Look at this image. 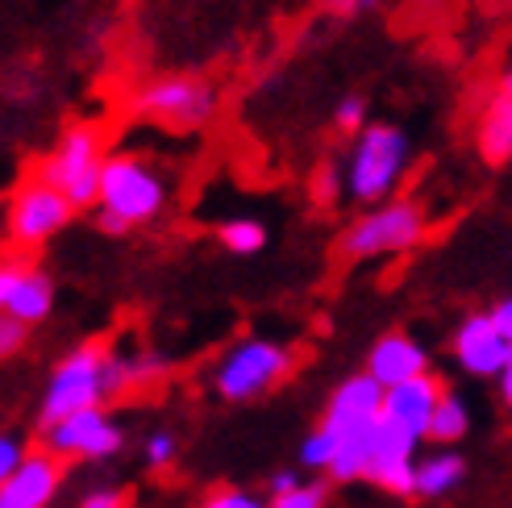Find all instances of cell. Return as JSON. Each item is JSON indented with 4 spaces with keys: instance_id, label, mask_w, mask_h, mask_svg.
<instances>
[{
    "instance_id": "obj_1",
    "label": "cell",
    "mask_w": 512,
    "mask_h": 508,
    "mask_svg": "<svg viewBox=\"0 0 512 508\" xmlns=\"http://www.w3.org/2000/svg\"><path fill=\"white\" fill-rule=\"evenodd\" d=\"M171 175L163 163L146 159V155H113L105 167V184H100L96 200V221L105 234H130L138 225H150L163 217L171 205Z\"/></svg>"
},
{
    "instance_id": "obj_2",
    "label": "cell",
    "mask_w": 512,
    "mask_h": 508,
    "mask_svg": "<svg viewBox=\"0 0 512 508\" xmlns=\"http://www.w3.org/2000/svg\"><path fill=\"white\" fill-rule=\"evenodd\" d=\"M125 392V367L121 354H113L109 342H84L55 367L50 384L38 404V425H55L63 417H75L84 409H105V400Z\"/></svg>"
},
{
    "instance_id": "obj_3",
    "label": "cell",
    "mask_w": 512,
    "mask_h": 508,
    "mask_svg": "<svg viewBox=\"0 0 512 508\" xmlns=\"http://www.w3.org/2000/svg\"><path fill=\"white\" fill-rule=\"evenodd\" d=\"M408 159H413V146L400 125H367L363 134L354 138L350 159H346V196L354 205H388L396 200V188L408 175Z\"/></svg>"
},
{
    "instance_id": "obj_4",
    "label": "cell",
    "mask_w": 512,
    "mask_h": 508,
    "mask_svg": "<svg viewBox=\"0 0 512 508\" xmlns=\"http://www.w3.org/2000/svg\"><path fill=\"white\" fill-rule=\"evenodd\" d=\"M109 159H113V150H109L105 130L92 121H80V125H67L63 138L38 163L34 175H42L50 188H59L75 209H96Z\"/></svg>"
},
{
    "instance_id": "obj_5",
    "label": "cell",
    "mask_w": 512,
    "mask_h": 508,
    "mask_svg": "<svg viewBox=\"0 0 512 508\" xmlns=\"http://www.w3.org/2000/svg\"><path fill=\"white\" fill-rule=\"evenodd\" d=\"M296 371V350L279 338H242L229 346L213 367V392L229 404H250L271 396L279 384H288Z\"/></svg>"
},
{
    "instance_id": "obj_6",
    "label": "cell",
    "mask_w": 512,
    "mask_h": 508,
    "mask_svg": "<svg viewBox=\"0 0 512 508\" xmlns=\"http://www.w3.org/2000/svg\"><path fill=\"white\" fill-rule=\"evenodd\" d=\"M429 230V217H425V205L408 196H396L388 205H375L367 213H358L342 238H338V250L346 259H388V254H404L421 246Z\"/></svg>"
},
{
    "instance_id": "obj_7",
    "label": "cell",
    "mask_w": 512,
    "mask_h": 508,
    "mask_svg": "<svg viewBox=\"0 0 512 508\" xmlns=\"http://www.w3.org/2000/svg\"><path fill=\"white\" fill-rule=\"evenodd\" d=\"M130 109L163 130L192 134L217 117V88L204 75H155L130 96Z\"/></svg>"
},
{
    "instance_id": "obj_8",
    "label": "cell",
    "mask_w": 512,
    "mask_h": 508,
    "mask_svg": "<svg viewBox=\"0 0 512 508\" xmlns=\"http://www.w3.org/2000/svg\"><path fill=\"white\" fill-rule=\"evenodd\" d=\"M75 217V205L50 188L42 175H25L13 188L9 209H5V238L13 250H42L55 234H63Z\"/></svg>"
},
{
    "instance_id": "obj_9",
    "label": "cell",
    "mask_w": 512,
    "mask_h": 508,
    "mask_svg": "<svg viewBox=\"0 0 512 508\" xmlns=\"http://www.w3.org/2000/svg\"><path fill=\"white\" fill-rule=\"evenodd\" d=\"M121 425L105 413V409H84L75 417H63L55 425L42 429V446L59 459H84V463H100V459H113L121 450Z\"/></svg>"
},
{
    "instance_id": "obj_10",
    "label": "cell",
    "mask_w": 512,
    "mask_h": 508,
    "mask_svg": "<svg viewBox=\"0 0 512 508\" xmlns=\"http://www.w3.org/2000/svg\"><path fill=\"white\" fill-rule=\"evenodd\" d=\"M383 396H388V388H383L379 379H371L367 371L346 375L334 388V396H329L317 425H325L338 442H346L354 434H367V429H375L383 421Z\"/></svg>"
},
{
    "instance_id": "obj_11",
    "label": "cell",
    "mask_w": 512,
    "mask_h": 508,
    "mask_svg": "<svg viewBox=\"0 0 512 508\" xmlns=\"http://www.w3.org/2000/svg\"><path fill=\"white\" fill-rule=\"evenodd\" d=\"M450 350H454V363L463 367L467 375L500 379V371L508 367L512 342L500 334V325H496L492 313H471V317L458 321L454 338H450Z\"/></svg>"
},
{
    "instance_id": "obj_12",
    "label": "cell",
    "mask_w": 512,
    "mask_h": 508,
    "mask_svg": "<svg viewBox=\"0 0 512 508\" xmlns=\"http://www.w3.org/2000/svg\"><path fill=\"white\" fill-rule=\"evenodd\" d=\"M0 309L21 325L46 321L50 309H55V284H50V275L38 263L21 259V254L5 259V267H0Z\"/></svg>"
},
{
    "instance_id": "obj_13",
    "label": "cell",
    "mask_w": 512,
    "mask_h": 508,
    "mask_svg": "<svg viewBox=\"0 0 512 508\" xmlns=\"http://www.w3.org/2000/svg\"><path fill=\"white\" fill-rule=\"evenodd\" d=\"M417 446H421V438L404 434V429H396L388 421H379L367 484L383 488L388 496H417Z\"/></svg>"
},
{
    "instance_id": "obj_14",
    "label": "cell",
    "mask_w": 512,
    "mask_h": 508,
    "mask_svg": "<svg viewBox=\"0 0 512 508\" xmlns=\"http://www.w3.org/2000/svg\"><path fill=\"white\" fill-rule=\"evenodd\" d=\"M446 392H450V388H446L433 371H425V375H417V379H408V384H400V388H388V396H383V421L425 442V438H429L433 409L442 404Z\"/></svg>"
},
{
    "instance_id": "obj_15",
    "label": "cell",
    "mask_w": 512,
    "mask_h": 508,
    "mask_svg": "<svg viewBox=\"0 0 512 508\" xmlns=\"http://www.w3.org/2000/svg\"><path fill=\"white\" fill-rule=\"evenodd\" d=\"M63 484V459L42 450H30L9 479H0V508H46Z\"/></svg>"
},
{
    "instance_id": "obj_16",
    "label": "cell",
    "mask_w": 512,
    "mask_h": 508,
    "mask_svg": "<svg viewBox=\"0 0 512 508\" xmlns=\"http://www.w3.org/2000/svg\"><path fill=\"white\" fill-rule=\"evenodd\" d=\"M363 371L371 379H379L383 388H400V384H408V379L429 371V354L413 334H388V338H379L371 346Z\"/></svg>"
},
{
    "instance_id": "obj_17",
    "label": "cell",
    "mask_w": 512,
    "mask_h": 508,
    "mask_svg": "<svg viewBox=\"0 0 512 508\" xmlns=\"http://www.w3.org/2000/svg\"><path fill=\"white\" fill-rule=\"evenodd\" d=\"M467 479V459L454 446H438L425 459H417V496L421 500H442Z\"/></svg>"
},
{
    "instance_id": "obj_18",
    "label": "cell",
    "mask_w": 512,
    "mask_h": 508,
    "mask_svg": "<svg viewBox=\"0 0 512 508\" xmlns=\"http://www.w3.org/2000/svg\"><path fill=\"white\" fill-rule=\"evenodd\" d=\"M479 155L492 167L512 163V96L504 92H492L488 109L479 117Z\"/></svg>"
},
{
    "instance_id": "obj_19",
    "label": "cell",
    "mask_w": 512,
    "mask_h": 508,
    "mask_svg": "<svg viewBox=\"0 0 512 508\" xmlns=\"http://www.w3.org/2000/svg\"><path fill=\"white\" fill-rule=\"evenodd\" d=\"M471 434V409L467 400L458 392H446L442 404L433 409V421H429V442L433 446H458Z\"/></svg>"
},
{
    "instance_id": "obj_20",
    "label": "cell",
    "mask_w": 512,
    "mask_h": 508,
    "mask_svg": "<svg viewBox=\"0 0 512 508\" xmlns=\"http://www.w3.org/2000/svg\"><path fill=\"white\" fill-rule=\"evenodd\" d=\"M217 242L229 250V254H259L267 246V225L254 221V217H229L217 225Z\"/></svg>"
},
{
    "instance_id": "obj_21",
    "label": "cell",
    "mask_w": 512,
    "mask_h": 508,
    "mask_svg": "<svg viewBox=\"0 0 512 508\" xmlns=\"http://www.w3.org/2000/svg\"><path fill=\"white\" fill-rule=\"evenodd\" d=\"M346 196V171H338V163H317L309 175V200L313 209H334Z\"/></svg>"
},
{
    "instance_id": "obj_22",
    "label": "cell",
    "mask_w": 512,
    "mask_h": 508,
    "mask_svg": "<svg viewBox=\"0 0 512 508\" xmlns=\"http://www.w3.org/2000/svg\"><path fill=\"white\" fill-rule=\"evenodd\" d=\"M338 446L342 442L329 434L325 425H317L313 434L304 438V446H300V463L309 467V471H329V467H334V459H338Z\"/></svg>"
},
{
    "instance_id": "obj_23",
    "label": "cell",
    "mask_w": 512,
    "mask_h": 508,
    "mask_svg": "<svg viewBox=\"0 0 512 508\" xmlns=\"http://www.w3.org/2000/svg\"><path fill=\"white\" fill-rule=\"evenodd\" d=\"M121 367H125V392L130 388H146V384H155V379L167 375L163 359H155V354H121Z\"/></svg>"
},
{
    "instance_id": "obj_24",
    "label": "cell",
    "mask_w": 512,
    "mask_h": 508,
    "mask_svg": "<svg viewBox=\"0 0 512 508\" xmlns=\"http://www.w3.org/2000/svg\"><path fill=\"white\" fill-rule=\"evenodd\" d=\"M367 100L363 96H346L342 105H338V113H334V130L338 134H346V138H358L367 130Z\"/></svg>"
},
{
    "instance_id": "obj_25",
    "label": "cell",
    "mask_w": 512,
    "mask_h": 508,
    "mask_svg": "<svg viewBox=\"0 0 512 508\" xmlns=\"http://www.w3.org/2000/svg\"><path fill=\"white\" fill-rule=\"evenodd\" d=\"M329 496H325V484H300L284 496H267V508H325Z\"/></svg>"
},
{
    "instance_id": "obj_26",
    "label": "cell",
    "mask_w": 512,
    "mask_h": 508,
    "mask_svg": "<svg viewBox=\"0 0 512 508\" xmlns=\"http://www.w3.org/2000/svg\"><path fill=\"white\" fill-rule=\"evenodd\" d=\"M175 459H179V438L171 429H155V434L146 438V463L155 471H167Z\"/></svg>"
},
{
    "instance_id": "obj_27",
    "label": "cell",
    "mask_w": 512,
    "mask_h": 508,
    "mask_svg": "<svg viewBox=\"0 0 512 508\" xmlns=\"http://www.w3.org/2000/svg\"><path fill=\"white\" fill-rule=\"evenodd\" d=\"M196 508H267V500L246 488H213Z\"/></svg>"
},
{
    "instance_id": "obj_28",
    "label": "cell",
    "mask_w": 512,
    "mask_h": 508,
    "mask_svg": "<svg viewBox=\"0 0 512 508\" xmlns=\"http://www.w3.org/2000/svg\"><path fill=\"white\" fill-rule=\"evenodd\" d=\"M25 459H30V450H25V442L17 434H5L0 438V479H9Z\"/></svg>"
},
{
    "instance_id": "obj_29",
    "label": "cell",
    "mask_w": 512,
    "mask_h": 508,
    "mask_svg": "<svg viewBox=\"0 0 512 508\" xmlns=\"http://www.w3.org/2000/svg\"><path fill=\"white\" fill-rule=\"evenodd\" d=\"M25 329H30V325H21V321H13V317L0 321V354H5V359L25 346Z\"/></svg>"
},
{
    "instance_id": "obj_30",
    "label": "cell",
    "mask_w": 512,
    "mask_h": 508,
    "mask_svg": "<svg viewBox=\"0 0 512 508\" xmlns=\"http://www.w3.org/2000/svg\"><path fill=\"white\" fill-rule=\"evenodd\" d=\"M125 504H130V500H125L121 488H96V492H88L80 500V508H125Z\"/></svg>"
},
{
    "instance_id": "obj_31",
    "label": "cell",
    "mask_w": 512,
    "mask_h": 508,
    "mask_svg": "<svg viewBox=\"0 0 512 508\" xmlns=\"http://www.w3.org/2000/svg\"><path fill=\"white\" fill-rule=\"evenodd\" d=\"M379 5H383V0H325V9L338 13V17H358V13H371Z\"/></svg>"
},
{
    "instance_id": "obj_32",
    "label": "cell",
    "mask_w": 512,
    "mask_h": 508,
    "mask_svg": "<svg viewBox=\"0 0 512 508\" xmlns=\"http://www.w3.org/2000/svg\"><path fill=\"white\" fill-rule=\"evenodd\" d=\"M304 479L296 475V471H279V475H271V484H267V492L271 496H284V492H292V488H300Z\"/></svg>"
},
{
    "instance_id": "obj_33",
    "label": "cell",
    "mask_w": 512,
    "mask_h": 508,
    "mask_svg": "<svg viewBox=\"0 0 512 508\" xmlns=\"http://www.w3.org/2000/svg\"><path fill=\"white\" fill-rule=\"evenodd\" d=\"M492 317H496V325H500V334L512 342V296H504L496 309H492Z\"/></svg>"
},
{
    "instance_id": "obj_34",
    "label": "cell",
    "mask_w": 512,
    "mask_h": 508,
    "mask_svg": "<svg viewBox=\"0 0 512 508\" xmlns=\"http://www.w3.org/2000/svg\"><path fill=\"white\" fill-rule=\"evenodd\" d=\"M496 384H500V400H504V409H512V354H508V367L500 371Z\"/></svg>"
},
{
    "instance_id": "obj_35",
    "label": "cell",
    "mask_w": 512,
    "mask_h": 508,
    "mask_svg": "<svg viewBox=\"0 0 512 508\" xmlns=\"http://www.w3.org/2000/svg\"><path fill=\"white\" fill-rule=\"evenodd\" d=\"M408 5L429 9V13H446V9H450V0H408Z\"/></svg>"
},
{
    "instance_id": "obj_36",
    "label": "cell",
    "mask_w": 512,
    "mask_h": 508,
    "mask_svg": "<svg viewBox=\"0 0 512 508\" xmlns=\"http://www.w3.org/2000/svg\"><path fill=\"white\" fill-rule=\"evenodd\" d=\"M496 92H504V96H512V67L500 75V84H496Z\"/></svg>"
}]
</instances>
